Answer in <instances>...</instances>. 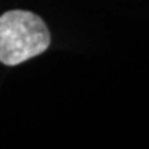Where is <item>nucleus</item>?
<instances>
[{"label":"nucleus","mask_w":149,"mask_h":149,"mask_svg":"<svg viewBox=\"0 0 149 149\" xmlns=\"http://www.w3.org/2000/svg\"><path fill=\"white\" fill-rule=\"evenodd\" d=\"M51 43L46 22L25 10L0 15V62L15 66L44 53Z\"/></svg>","instance_id":"obj_1"}]
</instances>
